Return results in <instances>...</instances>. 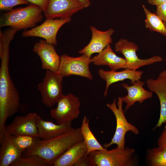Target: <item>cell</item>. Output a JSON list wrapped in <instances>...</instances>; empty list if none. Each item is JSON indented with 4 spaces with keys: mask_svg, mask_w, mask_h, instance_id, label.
<instances>
[{
    "mask_svg": "<svg viewBox=\"0 0 166 166\" xmlns=\"http://www.w3.org/2000/svg\"><path fill=\"white\" fill-rule=\"evenodd\" d=\"M117 99L115 98L111 103L107 104V106L114 114L116 121V128L114 134L111 141L103 145L107 148L113 144L121 148H124L125 144V136L128 131H131L135 134L139 133V130L136 127L129 123L127 120L123 109V101L122 97L118 99L117 105Z\"/></svg>",
    "mask_w": 166,
    "mask_h": 166,
    "instance_id": "obj_5",
    "label": "cell"
},
{
    "mask_svg": "<svg viewBox=\"0 0 166 166\" xmlns=\"http://www.w3.org/2000/svg\"><path fill=\"white\" fill-rule=\"evenodd\" d=\"M91 59L85 54L77 57H71L65 54L62 55L60 56L57 71L63 77L74 75L92 80L93 77L89 69V65L92 62Z\"/></svg>",
    "mask_w": 166,
    "mask_h": 166,
    "instance_id": "obj_8",
    "label": "cell"
},
{
    "mask_svg": "<svg viewBox=\"0 0 166 166\" xmlns=\"http://www.w3.org/2000/svg\"><path fill=\"white\" fill-rule=\"evenodd\" d=\"M83 140L80 128L55 137L47 140L37 138L34 144L24 152V156L36 155L48 166H53L55 161L74 144Z\"/></svg>",
    "mask_w": 166,
    "mask_h": 166,
    "instance_id": "obj_2",
    "label": "cell"
},
{
    "mask_svg": "<svg viewBox=\"0 0 166 166\" xmlns=\"http://www.w3.org/2000/svg\"><path fill=\"white\" fill-rule=\"evenodd\" d=\"M12 136L15 143L20 149L23 151L30 147L37 138L26 135Z\"/></svg>",
    "mask_w": 166,
    "mask_h": 166,
    "instance_id": "obj_26",
    "label": "cell"
},
{
    "mask_svg": "<svg viewBox=\"0 0 166 166\" xmlns=\"http://www.w3.org/2000/svg\"><path fill=\"white\" fill-rule=\"evenodd\" d=\"M92 62L97 66H107L111 70L115 71L125 69L126 60L117 55L113 50L110 44L91 59Z\"/></svg>",
    "mask_w": 166,
    "mask_h": 166,
    "instance_id": "obj_18",
    "label": "cell"
},
{
    "mask_svg": "<svg viewBox=\"0 0 166 166\" xmlns=\"http://www.w3.org/2000/svg\"><path fill=\"white\" fill-rule=\"evenodd\" d=\"M146 15L145 27L151 31L158 32L166 36V26L156 14L149 10L144 5L142 6Z\"/></svg>",
    "mask_w": 166,
    "mask_h": 166,
    "instance_id": "obj_23",
    "label": "cell"
},
{
    "mask_svg": "<svg viewBox=\"0 0 166 166\" xmlns=\"http://www.w3.org/2000/svg\"><path fill=\"white\" fill-rule=\"evenodd\" d=\"M37 126L39 137L44 140L55 137L73 128L71 122L57 124L52 121L44 120L39 116Z\"/></svg>",
    "mask_w": 166,
    "mask_h": 166,
    "instance_id": "obj_19",
    "label": "cell"
},
{
    "mask_svg": "<svg viewBox=\"0 0 166 166\" xmlns=\"http://www.w3.org/2000/svg\"><path fill=\"white\" fill-rule=\"evenodd\" d=\"M71 17L46 19L41 24L30 30L24 31L23 37H38L42 38L47 42L54 45H57V34L65 24L71 21Z\"/></svg>",
    "mask_w": 166,
    "mask_h": 166,
    "instance_id": "obj_10",
    "label": "cell"
},
{
    "mask_svg": "<svg viewBox=\"0 0 166 166\" xmlns=\"http://www.w3.org/2000/svg\"><path fill=\"white\" fill-rule=\"evenodd\" d=\"M165 60L166 61V58H165Z\"/></svg>",
    "mask_w": 166,
    "mask_h": 166,
    "instance_id": "obj_34",
    "label": "cell"
},
{
    "mask_svg": "<svg viewBox=\"0 0 166 166\" xmlns=\"http://www.w3.org/2000/svg\"><path fill=\"white\" fill-rule=\"evenodd\" d=\"M146 83L149 90L155 93L160 102V116L155 128L166 122V70L161 72L156 79L149 78Z\"/></svg>",
    "mask_w": 166,
    "mask_h": 166,
    "instance_id": "obj_15",
    "label": "cell"
},
{
    "mask_svg": "<svg viewBox=\"0 0 166 166\" xmlns=\"http://www.w3.org/2000/svg\"><path fill=\"white\" fill-rule=\"evenodd\" d=\"M114 46L115 51L121 53L124 57L126 62L124 69L137 70L140 67L161 62L163 60L161 57L156 55L145 59L139 58L136 53L138 45L126 39H120Z\"/></svg>",
    "mask_w": 166,
    "mask_h": 166,
    "instance_id": "obj_7",
    "label": "cell"
},
{
    "mask_svg": "<svg viewBox=\"0 0 166 166\" xmlns=\"http://www.w3.org/2000/svg\"><path fill=\"white\" fill-rule=\"evenodd\" d=\"M155 14L163 22L166 23V2L156 6Z\"/></svg>",
    "mask_w": 166,
    "mask_h": 166,
    "instance_id": "obj_28",
    "label": "cell"
},
{
    "mask_svg": "<svg viewBox=\"0 0 166 166\" xmlns=\"http://www.w3.org/2000/svg\"><path fill=\"white\" fill-rule=\"evenodd\" d=\"M40 7L44 12L47 6L49 0H24Z\"/></svg>",
    "mask_w": 166,
    "mask_h": 166,
    "instance_id": "obj_31",
    "label": "cell"
},
{
    "mask_svg": "<svg viewBox=\"0 0 166 166\" xmlns=\"http://www.w3.org/2000/svg\"><path fill=\"white\" fill-rule=\"evenodd\" d=\"M77 0L83 5L85 8H87L90 5L91 2L90 0Z\"/></svg>",
    "mask_w": 166,
    "mask_h": 166,
    "instance_id": "obj_33",
    "label": "cell"
},
{
    "mask_svg": "<svg viewBox=\"0 0 166 166\" xmlns=\"http://www.w3.org/2000/svg\"><path fill=\"white\" fill-rule=\"evenodd\" d=\"M80 128L86 147L87 154L96 151L107 150L100 144L91 131L89 126V120L86 116H84Z\"/></svg>",
    "mask_w": 166,
    "mask_h": 166,
    "instance_id": "obj_22",
    "label": "cell"
},
{
    "mask_svg": "<svg viewBox=\"0 0 166 166\" xmlns=\"http://www.w3.org/2000/svg\"><path fill=\"white\" fill-rule=\"evenodd\" d=\"M84 8L77 0H49L43 13L46 19L71 17Z\"/></svg>",
    "mask_w": 166,
    "mask_h": 166,
    "instance_id": "obj_12",
    "label": "cell"
},
{
    "mask_svg": "<svg viewBox=\"0 0 166 166\" xmlns=\"http://www.w3.org/2000/svg\"><path fill=\"white\" fill-rule=\"evenodd\" d=\"M147 159L152 166H166V150L158 147L148 150Z\"/></svg>",
    "mask_w": 166,
    "mask_h": 166,
    "instance_id": "obj_24",
    "label": "cell"
},
{
    "mask_svg": "<svg viewBox=\"0 0 166 166\" xmlns=\"http://www.w3.org/2000/svg\"><path fill=\"white\" fill-rule=\"evenodd\" d=\"M63 77L58 71L46 70L38 88L41 95L42 103L46 107H52L64 95L62 85Z\"/></svg>",
    "mask_w": 166,
    "mask_h": 166,
    "instance_id": "obj_6",
    "label": "cell"
},
{
    "mask_svg": "<svg viewBox=\"0 0 166 166\" xmlns=\"http://www.w3.org/2000/svg\"><path fill=\"white\" fill-rule=\"evenodd\" d=\"M1 144L0 166H10L22 156L24 152L15 143L12 135L6 132Z\"/></svg>",
    "mask_w": 166,
    "mask_h": 166,
    "instance_id": "obj_20",
    "label": "cell"
},
{
    "mask_svg": "<svg viewBox=\"0 0 166 166\" xmlns=\"http://www.w3.org/2000/svg\"><path fill=\"white\" fill-rule=\"evenodd\" d=\"M11 38L8 36L2 40L3 49L0 54V133L5 132L7 119L16 113L20 105V96L10 75L9 70V47Z\"/></svg>",
    "mask_w": 166,
    "mask_h": 166,
    "instance_id": "obj_1",
    "label": "cell"
},
{
    "mask_svg": "<svg viewBox=\"0 0 166 166\" xmlns=\"http://www.w3.org/2000/svg\"><path fill=\"white\" fill-rule=\"evenodd\" d=\"M144 72L141 70H133L125 69L120 71L112 70L106 71L101 69L98 71V73L101 79L106 83L104 96L106 97L109 86L112 84L128 79L131 84H133L140 79Z\"/></svg>",
    "mask_w": 166,
    "mask_h": 166,
    "instance_id": "obj_16",
    "label": "cell"
},
{
    "mask_svg": "<svg viewBox=\"0 0 166 166\" xmlns=\"http://www.w3.org/2000/svg\"><path fill=\"white\" fill-rule=\"evenodd\" d=\"M165 23V24H166L165 25H166V23Z\"/></svg>",
    "mask_w": 166,
    "mask_h": 166,
    "instance_id": "obj_35",
    "label": "cell"
},
{
    "mask_svg": "<svg viewBox=\"0 0 166 166\" xmlns=\"http://www.w3.org/2000/svg\"><path fill=\"white\" fill-rule=\"evenodd\" d=\"M57 103V107L50 112L51 117L57 124L72 122L78 117L80 102L77 97L71 93L64 95Z\"/></svg>",
    "mask_w": 166,
    "mask_h": 166,
    "instance_id": "obj_9",
    "label": "cell"
},
{
    "mask_svg": "<svg viewBox=\"0 0 166 166\" xmlns=\"http://www.w3.org/2000/svg\"><path fill=\"white\" fill-rule=\"evenodd\" d=\"M54 45L45 40H40L34 45L33 51L40 57L42 68L43 69L58 71L60 57L57 53Z\"/></svg>",
    "mask_w": 166,
    "mask_h": 166,
    "instance_id": "obj_13",
    "label": "cell"
},
{
    "mask_svg": "<svg viewBox=\"0 0 166 166\" xmlns=\"http://www.w3.org/2000/svg\"><path fill=\"white\" fill-rule=\"evenodd\" d=\"M47 164L38 156L30 155L20 157L10 166H47Z\"/></svg>",
    "mask_w": 166,
    "mask_h": 166,
    "instance_id": "obj_25",
    "label": "cell"
},
{
    "mask_svg": "<svg viewBox=\"0 0 166 166\" xmlns=\"http://www.w3.org/2000/svg\"><path fill=\"white\" fill-rule=\"evenodd\" d=\"M135 152L134 148L117 147L111 150L96 151L88 154L93 166H131L134 164Z\"/></svg>",
    "mask_w": 166,
    "mask_h": 166,
    "instance_id": "obj_4",
    "label": "cell"
},
{
    "mask_svg": "<svg viewBox=\"0 0 166 166\" xmlns=\"http://www.w3.org/2000/svg\"><path fill=\"white\" fill-rule=\"evenodd\" d=\"M29 3V2L24 0H0V10L9 11L16 6L27 4Z\"/></svg>",
    "mask_w": 166,
    "mask_h": 166,
    "instance_id": "obj_27",
    "label": "cell"
},
{
    "mask_svg": "<svg viewBox=\"0 0 166 166\" xmlns=\"http://www.w3.org/2000/svg\"><path fill=\"white\" fill-rule=\"evenodd\" d=\"M87 154L84 141L79 142L68 149L55 161L53 166H75L80 159Z\"/></svg>",
    "mask_w": 166,
    "mask_h": 166,
    "instance_id": "obj_21",
    "label": "cell"
},
{
    "mask_svg": "<svg viewBox=\"0 0 166 166\" xmlns=\"http://www.w3.org/2000/svg\"><path fill=\"white\" fill-rule=\"evenodd\" d=\"M92 166V163L88 154H86L75 164V166Z\"/></svg>",
    "mask_w": 166,
    "mask_h": 166,
    "instance_id": "obj_29",
    "label": "cell"
},
{
    "mask_svg": "<svg viewBox=\"0 0 166 166\" xmlns=\"http://www.w3.org/2000/svg\"><path fill=\"white\" fill-rule=\"evenodd\" d=\"M39 116L35 113L15 117L5 126V132L14 136L26 135L38 138L37 123Z\"/></svg>",
    "mask_w": 166,
    "mask_h": 166,
    "instance_id": "obj_11",
    "label": "cell"
},
{
    "mask_svg": "<svg viewBox=\"0 0 166 166\" xmlns=\"http://www.w3.org/2000/svg\"><path fill=\"white\" fill-rule=\"evenodd\" d=\"M42 10L31 4L3 14L0 19V27L9 26L18 31L34 27L44 17Z\"/></svg>",
    "mask_w": 166,
    "mask_h": 166,
    "instance_id": "obj_3",
    "label": "cell"
},
{
    "mask_svg": "<svg viewBox=\"0 0 166 166\" xmlns=\"http://www.w3.org/2000/svg\"><path fill=\"white\" fill-rule=\"evenodd\" d=\"M92 37L89 44L78 52L79 54H85L91 57L95 53L101 52L113 42L112 36L114 32L112 28L105 31L98 30L93 26H90Z\"/></svg>",
    "mask_w": 166,
    "mask_h": 166,
    "instance_id": "obj_14",
    "label": "cell"
},
{
    "mask_svg": "<svg viewBox=\"0 0 166 166\" xmlns=\"http://www.w3.org/2000/svg\"><path fill=\"white\" fill-rule=\"evenodd\" d=\"M144 83L139 80L131 85L126 83L121 84V86L127 91V95L122 97L123 102L126 104L124 113L136 102L142 103L145 100L152 98L153 93L144 88Z\"/></svg>",
    "mask_w": 166,
    "mask_h": 166,
    "instance_id": "obj_17",
    "label": "cell"
},
{
    "mask_svg": "<svg viewBox=\"0 0 166 166\" xmlns=\"http://www.w3.org/2000/svg\"><path fill=\"white\" fill-rule=\"evenodd\" d=\"M157 144L158 147L166 150V126L158 139Z\"/></svg>",
    "mask_w": 166,
    "mask_h": 166,
    "instance_id": "obj_30",
    "label": "cell"
},
{
    "mask_svg": "<svg viewBox=\"0 0 166 166\" xmlns=\"http://www.w3.org/2000/svg\"><path fill=\"white\" fill-rule=\"evenodd\" d=\"M148 3L152 5L157 6L165 2L166 0H147Z\"/></svg>",
    "mask_w": 166,
    "mask_h": 166,
    "instance_id": "obj_32",
    "label": "cell"
}]
</instances>
